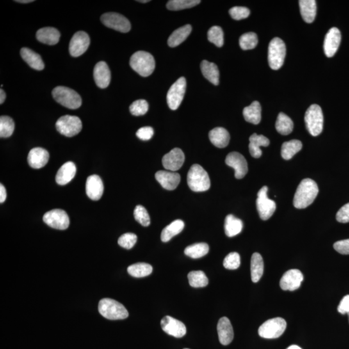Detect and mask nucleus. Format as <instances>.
I'll return each mask as SVG.
<instances>
[{
	"label": "nucleus",
	"mask_w": 349,
	"mask_h": 349,
	"mask_svg": "<svg viewBox=\"0 0 349 349\" xmlns=\"http://www.w3.org/2000/svg\"><path fill=\"white\" fill-rule=\"evenodd\" d=\"M258 43V38L256 34L248 33L244 34L239 38V45L242 49L250 50L254 49Z\"/></svg>",
	"instance_id": "obj_45"
},
{
	"label": "nucleus",
	"mask_w": 349,
	"mask_h": 349,
	"mask_svg": "<svg viewBox=\"0 0 349 349\" xmlns=\"http://www.w3.org/2000/svg\"><path fill=\"white\" fill-rule=\"evenodd\" d=\"M305 122L309 133L314 136H318L323 129V114L321 107L312 104L307 109L305 115Z\"/></svg>",
	"instance_id": "obj_6"
},
{
	"label": "nucleus",
	"mask_w": 349,
	"mask_h": 349,
	"mask_svg": "<svg viewBox=\"0 0 349 349\" xmlns=\"http://www.w3.org/2000/svg\"><path fill=\"white\" fill-rule=\"evenodd\" d=\"M319 193L316 182L310 179H303L297 188L294 197V206L304 209L314 201Z\"/></svg>",
	"instance_id": "obj_1"
},
{
	"label": "nucleus",
	"mask_w": 349,
	"mask_h": 349,
	"mask_svg": "<svg viewBox=\"0 0 349 349\" xmlns=\"http://www.w3.org/2000/svg\"><path fill=\"white\" fill-rule=\"evenodd\" d=\"M86 193L93 200H99L104 193V184L99 175H93L88 178L86 185Z\"/></svg>",
	"instance_id": "obj_20"
},
{
	"label": "nucleus",
	"mask_w": 349,
	"mask_h": 349,
	"mask_svg": "<svg viewBox=\"0 0 349 349\" xmlns=\"http://www.w3.org/2000/svg\"><path fill=\"white\" fill-rule=\"evenodd\" d=\"M199 0H170L166 5L170 11H181L192 8L200 3Z\"/></svg>",
	"instance_id": "obj_42"
},
{
	"label": "nucleus",
	"mask_w": 349,
	"mask_h": 349,
	"mask_svg": "<svg viewBox=\"0 0 349 349\" xmlns=\"http://www.w3.org/2000/svg\"><path fill=\"white\" fill-rule=\"evenodd\" d=\"M184 228V223L182 220H175L169 225L161 233V240L164 243L170 241L173 237L180 234Z\"/></svg>",
	"instance_id": "obj_36"
},
{
	"label": "nucleus",
	"mask_w": 349,
	"mask_h": 349,
	"mask_svg": "<svg viewBox=\"0 0 349 349\" xmlns=\"http://www.w3.org/2000/svg\"><path fill=\"white\" fill-rule=\"evenodd\" d=\"M77 173V168L73 162L63 164L59 169L56 175V182L60 185H65L74 179Z\"/></svg>",
	"instance_id": "obj_25"
},
{
	"label": "nucleus",
	"mask_w": 349,
	"mask_h": 349,
	"mask_svg": "<svg viewBox=\"0 0 349 349\" xmlns=\"http://www.w3.org/2000/svg\"><path fill=\"white\" fill-rule=\"evenodd\" d=\"M111 72L105 61H100L94 69V79L96 84L100 88H108L111 82Z\"/></svg>",
	"instance_id": "obj_22"
},
{
	"label": "nucleus",
	"mask_w": 349,
	"mask_h": 349,
	"mask_svg": "<svg viewBox=\"0 0 349 349\" xmlns=\"http://www.w3.org/2000/svg\"><path fill=\"white\" fill-rule=\"evenodd\" d=\"M6 99V94L3 90H0V104L4 103L5 100Z\"/></svg>",
	"instance_id": "obj_56"
},
{
	"label": "nucleus",
	"mask_w": 349,
	"mask_h": 349,
	"mask_svg": "<svg viewBox=\"0 0 349 349\" xmlns=\"http://www.w3.org/2000/svg\"><path fill=\"white\" fill-rule=\"evenodd\" d=\"M100 20L104 26L121 33H127L131 29V24L129 20L120 14L105 13L100 18Z\"/></svg>",
	"instance_id": "obj_13"
},
{
	"label": "nucleus",
	"mask_w": 349,
	"mask_h": 349,
	"mask_svg": "<svg viewBox=\"0 0 349 349\" xmlns=\"http://www.w3.org/2000/svg\"><path fill=\"white\" fill-rule=\"evenodd\" d=\"M336 220L341 223H349V203L344 205L337 212Z\"/></svg>",
	"instance_id": "obj_52"
},
{
	"label": "nucleus",
	"mask_w": 349,
	"mask_h": 349,
	"mask_svg": "<svg viewBox=\"0 0 349 349\" xmlns=\"http://www.w3.org/2000/svg\"><path fill=\"white\" fill-rule=\"evenodd\" d=\"M190 25H186L177 29L168 38V45L171 47H175L181 44L190 35L191 32Z\"/></svg>",
	"instance_id": "obj_33"
},
{
	"label": "nucleus",
	"mask_w": 349,
	"mask_h": 349,
	"mask_svg": "<svg viewBox=\"0 0 349 349\" xmlns=\"http://www.w3.org/2000/svg\"><path fill=\"white\" fill-rule=\"evenodd\" d=\"M241 264L240 255L237 252H231L226 256L223 265L225 268L229 270H236Z\"/></svg>",
	"instance_id": "obj_48"
},
{
	"label": "nucleus",
	"mask_w": 349,
	"mask_h": 349,
	"mask_svg": "<svg viewBox=\"0 0 349 349\" xmlns=\"http://www.w3.org/2000/svg\"><path fill=\"white\" fill-rule=\"evenodd\" d=\"M90 45V36L84 31H79L73 36L69 43V52L74 57L82 55Z\"/></svg>",
	"instance_id": "obj_14"
},
{
	"label": "nucleus",
	"mask_w": 349,
	"mask_h": 349,
	"mask_svg": "<svg viewBox=\"0 0 349 349\" xmlns=\"http://www.w3.org/2000/svg\"><path fill=\"white\" fill-rule=\"evenodd\" d=\"M52 97L58 103L71 109L79 108L82 105L81 96L67 87L58 86L52 91Z\"/></svg>",
	"instance_id": "obj_5"
},
{
	"label": "nucleus",
	"mask_w": 349,
	"mask_h": 349,
	"mask_svg": "<svg viewBox=\"0 0 349 349\" xmlns=\"http://www.w3.org/2000/svg\"><path fill=\"white\" fill-rule=\"evenodd\" d=\"M60 33L54 27H43L36 33V38L44 44L53 45L60 40Z\"/></svg>",
	"instance_id": "obj_26"
},
{
	"label": "nucleus",
	"mask_w": 349,
	"mask_h": 349,
	"mask_svg": "<svg viewBox=\"0 0 349 349\" xmlns=\"http://www.w3.org/2000/svg\"><path fill=\"white\" fill-rule=\"evenodd\" d=\"M207 39L217 47H221L224 44V33L219 26H214L207 32Z\"/></svg>",
	"instance_id": "obj_44"
},
{
	"label": "nucleus",
	"mask_w": 349,
	"mask_h": 349,
	"mask_svg": "<svg viewBox=\"0 0 349 349\" xmlns=\"http://www.w3.org/2000/svg\"><path fill=\"white\" fill-rule=\"evenodd\" d=\"M287 322L284 319L275 318L265 321L258 330L260 336L265 339H275L282 336L286 330Z\"/></svg>",
	"instance_id": "obj_8"
},
{
	"label": "nucleus",
	"mask_w": 349,
	"mask_h": 349,
	"mask_svg": "<svg viewBox=\"0 0 349 349\" xmlns=\"http://www.w3.org/2000/svg\"><path fill=\"white\" fill-rule=\"evenodd\" d=\"M225 162L228 166L234 169L235 177L237 179H243L248 173L247 161L243 155L238 152L230 153Z\"/></svg>",
	"instance_id": "obj_15"
},
{
	"label": "nucleus",
	"mask_w": 349,
	"mask_h": 349,
	"mask_svg": "<svg viewBox=\"0 0 349 349\" xmlns=\"http://www.w3.org/2000/svg\"><path fill=\"white\" fill-rule=\"evenodd\" d=\"M337 311L341 314H348L349 312V295L345 296L342 299L338 307Z\"/></svg>",
	"instance_id": "obj_54"
},
{
	"label": "nucleus",
	"mask_w": 349,
	"mask_h": 349,
	"mask_svg": "<svg viewBox=\"0 0 349 349\" xmlns=\"http://www.w3.org/2000/svg\"><path fill=\"white\" fill-rule=\"evenodd\" d=\"M129 63L134 72L144 77H149L155 70V59L154 56L148 52H136L130 58Z\"/></svg>",
	"instance_id": "obj_3"
},
{
	"label": "nucleus",
	"mask_w": 349,
	"mask_h": 349,
	"mask_svg": "<svg viewBox=\"0 0 349 349\" xmlns=\"http://www.w3.org/2000/svg\"><path fill=\"white\" fill-rule=\"evenodd\" d=\"M184 349H188V348H184Z\"/></svg>",
	"instance_id": "obj_61"
},
{
	"label": "nucleus",
	"mask_w": 349,
	"mask_h": 349,
	"mask_svg": "<svg viewBox=\"0 0 349 349\" xmlns=\"http://www.w3.org/2000/svg\"><path fill=\"white\" fill-rule=\"evenodd\" d=\"M334 248L339 254L343 255L349 254V239L337 241L334 243Z\"/></svg>",
	"instance_id": "obj_53"
},
{
	"label": "nucleus",
	"mask_w": 349,
	"mask_h": 349,
	"mask_svg": "<svg viewBox=\"0 0 349 349\" xmlns=\"http://www.w3.org/2000/svg\"><path fill=\"white\" fill-rule=\"evenodd\" d=\"M186 81L185 78L181 77L173 84L167 94V102L169 108L172 110H176L185 95Z\"/></svg>",
	"instance_id": "obj_11"
},
{
	"label": "nucleus",
	"mask_w": 349,
	"mask_h": 349,
	"mask_svg": "<svg viewBox=\"0 0 349 349\" xmlns=\"http://www.w3.org/2000/svg\"><path fill=\"white\" fill-rule=\"evenodd\" d=\"M149 109V105L145 100H138L134 101L129 107L130 112L134 116L145 115Z\"/></svg>",
	"instance_id": "obj_47"
},
{
	"label": "nucleus",
	"mask_w": 349,
	"mask_h": 349,
	"mask_svg": "<svg viewBox=\"0 0 349 349\" xmlns=\"http://www.w3.org/2000/svg\"><path fill=\"white\" fill-rule=\"evenodd\" d=\"M299 4L303 20L308 24H311L316 18V2L314 0H300Z\"/></svg>",
	"instance_id": "obj_31"
},
{
	"label": "nucleus",
	"mask_w": 349,
	"mask_h": 349,
	"mask_svg": "<svg viewBox=\"0 0 349 349\" xmlns=\"http://www.w3.org/2000/svg\"><path fill=\"white\" fill-rule=\"evenodd\" d=\"M303 147L302 143L298 140H292L283 144L282 156L285 160H290L300 152Z\"/></svg>",
	"instance_id": "obj_38"
},
{
	"label": "nucleus",
	"mask_w": 349,
	"mask_h": 349,
	"mask_svg": "<svg viewBox=\"0 0 349 349\" xmlns=\"http://www.w3.org/2000/svg\"><path fill=\"white\" fill-rule=\"evenodd\" d=\"M137 241V236L133 233H127L123 234L118 239V243L125 249H131Z\"/></svg>",
	"instance_id": "obj_49"
},
{
	"label": "nucleus",
	"mask_w": 349,
	"mask_h": 349,
	"mask_svg": "<svg viewBox=\"0 0 349 349\" xmlns=\"http://www.w3.org/2000/svg\"><path fill=\"white\" fill-rule=\"evenodd\" d=\"M249 151L250 155L255 159L261 157L262 151L260 147H267L270 145V141L262 134H253L249 138Z\"/></svg>",
	"instance_id": "obj_27"
},
{
	"label": "nucleus",
	"mask_w": 349,
	"mask_h": 349,
	"mask_svg": "<svg viewBox=\"0 0 349 349\" xmlns=\"http://www.w3.org/2000/svg\"><path fill=\"white\" fill-rule=\"evenodd\" d=\"M138 2H141V3H148V2H149V0H146V1H138Z\"/></svg>",
	"instance_id": "obj_59"
},
{
	"label": "nucleus",
	"mask_w": 349,
	"mask_h": 349,
	"mask_svg": "<svg viewBox=\"0 0 349 349\" xmlns=\"http://www.w3.org/2000/svg\"><path fill=\"white\" fill-rule=\"evenodd\" d=\"M16 2H18V3H21V4H28V3H31V2H33V0H19V1H15Z\"/></svg>",
	"instance_id": "obj_57"
},
{
	"label": "nucleus",
	"mask_w": 349,
	"mask_h": 349,
	"mask_svg": "<svg viewBox=\"0 0 349 349\" xmlns=\"http://www.w3.org/2000/svg\"><path fill=\"white\" fill-rule=\"evenodd\" d=\"M7 192L6 189L5 188L3 184L0 185V202L3 203L6 200Z\"/></svg>",
	"instance_id": "obj_55"
},
{
	"label": "nucleus",
	"mask_w": 349,
	"mask_h": 349,
	"mask_svg": "<svg viewBox=\"0 0 349 349\" xmlns=\"http://www.w3.org/2000/svg\"><path fill=\"white\" fill-rule=\"evenodd\" d=\"M161 325L164 332L177 338L185 336L186 328L181 321L171 316H165L161 320Z\"/></svg>",
	"instance_id": "obj_16"
},
{
	"label": "nucleus",
	"mask_w": 349,
	"mask_h": 349,
	"mask_svg": "<svg viewBox=\"0 0 349 349\" xmlns=\"http://www.w3.org/2000/svg\"><path fill=\"white\" fill-rule=\"evenodd\" d=\"M136 136L142 141L150 140L154 136V131L152 127H143L136 131Z\"/></svg>",
	"instance_id": "obj_51"
},
{
	"label": "nucleus",
	"mask_w": 349,
	"mask_h": 349,
	"mask_svg": "<svg viewBox=\"0 0 349 349\" xmlns=\"http://www.w3.org/2000/svg\"><path fill=\"white\" fill-rule=\"evenodd\" d=\"M43 222L52 229L64 230L69 227V216L64 211L60 209L52 210L44 214Z\"/></svg>",
	"instance_id": "obj_12"
},
{
	"label": "nucleus",
	"mask_w": 349,
	"mask_h": 349,
	"mask_svg": "<svg viewBox=\"0 0 349 349\" xmlns=\"http://www.w3.org/2000/svg\"><path fill=\"white\" fill-rule=\"evenodd\" d=\"M185 161V155L180 148H174L164 155L163 165L166 170L176 172L181 169Z\"/></svg>",
	"instance_id": "obj_18"
},
{
	"label": "nucleus",
	"mask_w": 349,
	"mask_h": 349,
	"mask_svg": "<svg viewBox=\"0 0 349 349\" xmlns=\"http://www.w3.org/2000/svg\"><path fill=\"white\" fill-rule=\"evenodd\" d=\"M341 33L336 27H332L328 31L324 41V52L325 55L330 58L336 54L341 42Z\"/></svg>",
	"instance_id": "obj_19"
},
{
	"label": "nucleus",
	"mask_w": 349,
	"mask_h": 349,
	"mask_svg": "<svg viewBox=\"0 0 349 349\" xmlns=\"http://www.w3.org/2000/svg\"><path fill=\"white\" fill-rule=\"evenodd\" d=\"M219 339L223 345H229L234 339V330L231 323L227 317H223L219 320L218 324Z\"/></svg>",
	"instance_id": "obj_24"
},
{
	"label": "nucleus",
	"mask_w": 349,
	"mask_h": 349,
	"mask_svg": "<svg viewBox=\"0 0 349 349\" xmlns=\"http://www.w3.org/2000/svg\"><path fill=\"white\" fill-rule=\"evenodd\" d=\"M347 314H348V319H349V312H348V313Z\"/></svg>",
	"instance_id": "obj_60"
},
{
	"label": "nucleus",
	"mask_w": 349,
	"mask_h": 349,
	"mask_svg": "<svg viewBox=\"0 0 349 349\" xmlns=\"http://www.w3.org/2000/svg\"><path fill=\"white\" fill-rule=\"evenodd\" d=\"M229 13L233 19L241 20L249 17L250 11L244 7H234L230 9Z\"/></svg>",
	"instance_id": "obj_50"
},
{
	"label": "nucleus",
	"mask_w": 349,
	"mask_h": 349,
	"mask_svg": "<svg viewBox=\"0 0 349 349\" xmlns=\"http://www.w3.org/2000/svg\"><path fill=\"white\" fill-rule=\"evenodd\" d=\"M202 74L207 81L218 86L220 84V71L218 66L214 63L210 62L207 60H203L200 64Z\"/></svg>",
	"instance_id": "obj_30"
},
{
	"label": "nucleus",
	"mask_w": 349,
	"mask_h": 349,
	"mask_svg": "<svg viewBox=\"0 0 349 349\" xmlns=\"http://www.w3.org/2000/svg\"><path fill=\"white\" fill-rule=\"evenodd\" d=\"M20 54L24 60L33 69L42 71L44 69L45 65L40 54L36 53L29 48H22Z\"/></svg>",
	"instance_id": "obj_29"
},
{
	"label": "nucleus",
	"mask_w": 349,
	"mask_h": 349,
	"mask_svg": "<svg viewBox=\"0 0 349 349\" xmlns=\"http://www.w3.org/2000/svg\"><path fill=\"white\" fill-rule=\"evenodd\" d=\"M188 278L190 286L194 288H202L208 284V279L202 271H192L188 273Z\"/></svg>",
	"instance_id": "obj_41"
},
{
	"label": "nucleus",
	"mask_w": 349,
	"mask_h": 349,
	"mask_svg": "<svg viewBox=\"0 0 349 349\" xmlns=\"http://www.w3.org/2000/svg\"><path fill=\"white\" fill-rule=\"evenodd\" d=\"M99 311L105 318L110 320L124 319L129 316L128 312L124 305L113 299L104 298L100 300Z\"/></svg>",
	"instance_id": "obj_4"
},
{
	"label": "nucleus",
	"mask_w": 349,
	"mask_h": 349,
	"mask_svg": "<svg viewBox=\"0 0 349 349\" xmlns=\"http://www.w3.org/2000/svg\"><path fill=\"white\" fill-rule=\"evenodd\" d=\"M49 154L42 148L32 149L28 155V163L31 168L40 169L44 167L49 161Z\"/></svg>",
	"instance_id": "obj_23"
},
{
	"label": "nucleus",
	"mask_w": 349,
	"mask_h": 349,
	"mask_svg": "<svg viewBox=\"0 0 349 349\" xmlns=\"http://www.w3.org/2000/svg\"><path fill=\"white\" fill-rule=\"evenodd\" d=\"M287 349H302V348L300 347V346H299L298 345H291V346H289V347L287 348Z\"/></svg>",
	"instance_id": "obj_58"
},
{
	"label": "nucleus",
	"mask_w": 349,
	"mask_h": 349,
	"mask_svg": "<svg viewBox=\"0 0 349 349\" xmlns=\"http://www.w3.org/2000/svg\"><path fill=\"white\" fill-rule=\"evenodd\" d=\"M243 222L239 219L233 215H229L225 219V234L228 237H232L237 236L243 230Z\"/></svg>",
	"instance_id": "obj_35"
},
{
	"label": "nucleus",
	"mask_w": 349,
	"mask_h": 349,
	"mask_svg": "<svg viewBox=\"0 0 349 349\" xmlns=\"http://www.w3.org/2000/svg\"><path fill=\"white\" fill-rule=\"evenodd\" d=\"M243 116L246 122L258 124L261 120V106L259 102L254 101L243 109Z\"/></svg>",
	"instance_id": "obj_32"
},
{
	"label": "nucleus",
	"mask_w": 349,
	"mask_h": 349,
	"mask_svg": "<svg viewBox=\"0 0 349 349\" xmlns=\"http://www.w3.org/2000/svg\"><path fill=\"white\" fill-rule=\"evenodd\" d=\"M155 179L164 189L168 190H175L181 182V176L179 173L167 171H159L155 173Z\"/></svg>",
	"instance_id": "obj_21"
},
{
	"label": "nucleus",
	"mask_w": 349,
	"mask_h": 349,
	"mask_svg": "<svg viewBox=\"0 0 349 349\" xmlns=\"http://www.w3.org/2000/svg\"><path fill=\"white\" fill-rule=\"evenodd\" d=\"M15 130V122L12 118L8 116H2L0 117V136L1 138H8L12 135Z\"/></svg>",
	"instance_id": "obj_43"
},
{
	"label": "nucleus",
	"mask_w": 349,
	"mask_h": 349,
	"mask_svg": "<svg viewBox=\"0 0 349 349\" xmlns=\"http://www.w3.org/2000/svg\"><path fill=\"white\" fill-rule=\"evenodd\" d=\"M275 128L278 133L283 135H287L293 131V121L286 114L280 113L276 121Z\"/></svg>",
	"instance_id": "obj_37"
},
{
	"label": "nucleus",
	"mask_w": 349,
	"mask_h": 349,
	"mask_svg": "<svg viewBox=\"0 0 349 349\" xmlns=\"http://www.w3.org/2000/svg\"><path fill=\"white\" fill-rule=\"evenodd\" d=\"M268 187L265 186L261 188L257 193L256 200L257 212H258L260 218L263 221L270 219L276 209L275 202L268 197Z\"/></svg>",
	"instance_id": "obj_10"
},
{
	"label": "nucleus",
	"mask_w": 349,
	"mask_h": 349,
	"mask_svg": "<svg viewBox=\"0 0 349 349\" xmlns=\"http://www.w3.org/2000/svg\"><path fill=\"white\" fill-rule=\"evenodd\" d=\"M127 271L133 277L141 278L147 277V276L151 274L153 271V267L150 264L138 263L129 266L127 268Z\"/></svg>",
	"instance_id": "obj_40"
},
{
	"label": "nucleus",
	"mask_w": 349,
	"mask_h": 349,
	"mask_svg": "<svg viewBox=\"0 0 349 349\" xmlns=\"http://www.w3.org/2000/svg\"><path fill=\"white\" fill-rule=\"evenodd\" d=\"M134 217L135 220L143 227H147L150 225L149 214L148 213L147 209L141 205L136 206L134 211Z\"/></svg>",
	"instance_id": "obj_46"
},
{
	"label": "nucleus",
	"mask_w": 349,
	"mask_h": 349,
	"mask_svg": "<svg viewBox=\"0 0 349 349\" xmlns=\"http://www.w3.org/2000/svg\"><path fill=\"white\" fill-rule=\"evenodd\" d=\"M56 127L60 134L67 137H72L81 131L82 121L77 116H62L57 120Z\"/></svg>",
	"instance_id": "obj_9"
},
{
	"label": "nucleus",
	"mask_w": 349,
	"mask_h": 349,
	"mask_svg": "<svg viewBox=\"0 0 349 349\" xmlns=\"http://www.w3.org/2000/svg\"><path fill=\"white\" fill-rule=\"evenodd\" d=\"M209 252V246L206 243H200L188 246L184 250V254L193 259L204 257Z\"/></svg>",
	"instance_id": "obj_39"
},
{
	"label": "nucleus",
	"mask_w": 349,
	"mask_h": 349,
	"mask_svg": "<svg viewBox=\"0 0 349 349\" xmlns=\"http://www.w3.org/2000/svg\"><path fill=\"white\" fill-rule=\"evenodd\" d=\"M268 59L269 65L273 70H278L284 65L286 46L284 41L280 38L271 40L268 46Z\"/></svg>",
	"instance_id": "obj_7"
},
{
	"label": "nucleus",
	"mask_w": 349,
	"mask_h": 349,
	"mask_svg": "<svg viewBox=\"0 0 349 349\" xmlns=\"http://www.w3.org/2000/svg\"><path fill=\"white\" fill-rule=\"evenodd\" d=\"M209 138L215 147L224 148L229 145L230 136L227 129L219 127L210 131Z\"/></svg>",
	"instance_id": "obj_28"
},
{
	"label": "nucleus",
	"mask_w": 349,
	"mask_h": 349,
	"mask_svg": "<svg viewBox=\"0 0 349 349\" xmlns=\"http://www.w3.org/2000/svg\"><path fill=\"white\" fill-rule=\"evenodd\" d=\"M264 271L263 258L259 253H254L251 258V277L254 283H257L261 279Z\"/></svg>",
	"instance_id": "obj_34"
},
{
	"label": "nucleus",
	"mask_w": 349,
	"mask_h": 349,
	"mask_svg": "<svg viewBox=\"0 0 349 349\" xmlns=\"http://www.w3.org/2000/svg\"><path fill=\"white\" fill-rule=\"evenodd\" d=\"M187 182L191 190L202 192L208 190L211 182L206 171L198 164L191 166L187 176Z\"/></svg>",
	"instance_id": "obj_2"
},
{
	"label": "nucleus",
	"mask_w": 349,
	"mask_h": 349,
	"mask_svg": "<svg viewBox=\"0 0 349 349\" xmlns=\"http://www.w3.org/2000/svg\"><path fill=\"white\" fill-rule=\"evenodd\" d=\"M303 281L302 271L292 269L285 272L280 280V287L284 291H294L300 288Z\"/></svg>",
	"instance_id": "obj_17"
}]
</instances>
